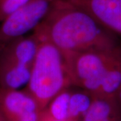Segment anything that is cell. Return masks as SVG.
Returning <instances> with one entry per match:
<instances>
[{
	"label": "cell",
	"instance_id": "14",
	"mask_svg": "<svg viewBox=\"0 0 121 121\" xmlns=\"http://www.w3.org/2000/svg\"><path fill=\"white\" fill-rule=\"evenodd\" d=\"M109 121H121V115L119 117H116V118H114Z\"/></svg>",
	"mask_w": 121,
	"mask_h": 121
},
{
	"label": "cell",
	"instance_id": "8",
	"mask_svg": "<svg viewBox=\"0 0 121 121\" xmlns=\"http://www.w3.org/2000/svg\"><path fill=\"white\" fill-rule=\"evenodd\" d=\"M121 115V106L117 99L94 97L81 121H109Z\"/></svg>",
	"mask_w": 121,
	"mask_h": 121
},
{
	"label": "cell",
	"instance_id": "7",
	"mask_svg": "<svg viewBox=\"0 0 121 121\" xmlns=\"http://www.w3.org/2000/svg\"><path fill=\"white\" fill-rule=\"evenodd\" d=\"M0 111L7 121H16L28 113L41 110L26 89L0 88Z\"/></svg>",
	"mask_w": 121,
	"mask_h": 121
},
{
	"label": "cell",
	"instance_id": "1",
	"mask_svg": "<svg viewBox=\"0 0 121 121\" xmlns=\"http://www.w3.org/2000/svg\"><path fill=\"white\" fill-rule=\"evenodd\" d=\"M32 33L39 40L50 42L64 53L121 44L117 36L69 0H58Z\"/></svg>",
	"mask_w": 121,
	"mask_h": 121
},
{
	"label": "cell",
	"instance_id": "4",
	"mask_svg": "<svg viewBox=\"0 0 121 121\" xmlns=\"http://www.w3.org/2000/svg\"><path fill=\"white\" fill-rule=\"evenodd\" d=\"M39 43L32 33L1 46L0 88L18 90L28 84Z\"/></svg>",
	"mask_w": 121,
	"mask_h": 121
},
{
	"label": "cell",
	"instance_id": "5",
	"mask_svg": "<svg viewBox=\"0 0 121 121\" xmlns=\"http://www.w3.org/2000/svg\"><path fill=\"white\" fill-rule=\"evenodd\" d=\"M58 0H29L0 22V45L26 36L47 16Z\"/></svg>",
	"mask_w": 121,
	"mask_h": 121
},
{
	"label": "cell",
	"instance_id": "10",
	"mask_svg": "<svg viewBox=\"0 0 121 121\" xmlns=\"http://www.w3.org/2000/svg\"><path fill=\"white\" fill-rule=\"evenodd\" d=\"M71 87L66 88L60 92L44 108L52 119L57 121H68Z\"/></svg>",
	"mask_w": 121,
	"mask_h": 121
},
{
	"label": "cell",
	"instance_id": "9",
	"mask_svg": "<svg viewBox=\"0 0 121 121\" xmlns=\"http://www.w3.org/2000/svg\"><path fill=\"white\" fill-rule=\"evenodd\" d=\"M94 96L87 91L71 87L68 121H81L92 104Z\"/></svg>",
	"mask_w": 121,
	"mask_h": 121
},
{
	"label": "cell",
	"instance_id": "3",
	"mask_svg": "<svg viewBox=\"0 0 121 121\" xmlns=\"http://www.w3.org/2000/svg\"><path fill=\"white\" fill-rule=\"evenodd\" d=\"M63 53L71 86L87 91L94 96L104 75L121 57V44Z\"/></svg>",
	"mask_w": 121,
	"mask_h": 121
},
{
	"label": "cell",
	"instance_id": "6",
	"mask_svg": "<svg viewBox=\"0 0 121 121\" xmlns=\"http://www.w3.org/2000/svg\"><path fill=\"white\" fill-rule=\"evenodd\" d=\"M121 40V0H69Z\"/></svg>",
	"mask_w": 121,
	"mask_h": 121
},
{
	"label": "cell",
	"instance_id": "12",
	"mask_svg": "<svg viewBox=\"0 0 121 121\" xmlns=\"http://www.w3.org/2000/svg\"><path fill=\"white\" fill-rule=\"evenodd\" d=\"M38 121H53V119L48 115L47 111L44 109L40 111Z\"/></svg>",
	"mask_w": 121,
	"mask_h": 121
},
{
	"label": "cell",
	"instance_id": "16",
	"mask_svg": "<svg viewBox=\"0 0 121 121\" xmlns=\"http://www.w3.org/2000/svg\"><path fill=\"white\" fill-rule=\"evenodd\" d=\"M0 47H1V45H0Z\"/></svg>",
	"mask_w": 121,
	"mask_h": 121
},
{
	"label": "cell",
	"instance_id": "11",
	"mask_svg": "<svg viewBox=\"0 0 121 121\" xmlns=\"http://www.w3.org/2000/svg\"><path fill=\"white\" fill-rule=\"evenodd\" d=\"M29 0H0V22Z\"/></svg>",
	"mask_w": 121,
	"mask_h": 121
},
{
	"label": "cell",
	"instance_id": "15",
	"mask_svg": "<svg viewBox=\"0 0 121 121\" xmlns=\"http://www.w3.org/2000/svg\"><path fill=\"white\" fill-rule=\"evenodd\" d=\"M0 121H7L1 111H0Z\"/></svg>",
	"mask_w": 121,
	"mask_h": 121
},
{
	"label": "cell",
	"instance_id": "2",
	"mask_svg": "<svg viewBox=\"0 0 121 121\" xmlns=\"http://www.w3.org/2000/svg\"><path fill=\"white\" fill-rule=\"evenodd\" d=\"M39 42L26 90L43 110L56 95L72 86L63 52L50 42Z\"/></svg>",
	"mask_w": 121,
	"mask_h": 121
},
{
	"label": "cell",
	"instance_id": "13",
	"mask_svg": "<svg viewBox=\"0 0 121 121\" xmlns=\"http://www.w3.org/2000/svg\"><path fill=\"white\" fill-rule=\"evenodd\" d=\"M117 100L118 101L119 104H121V87L118 93V95H117Z\"/></svg>",
	"mask_w": 121,
	"mask_h": 121
}]
</instances>
